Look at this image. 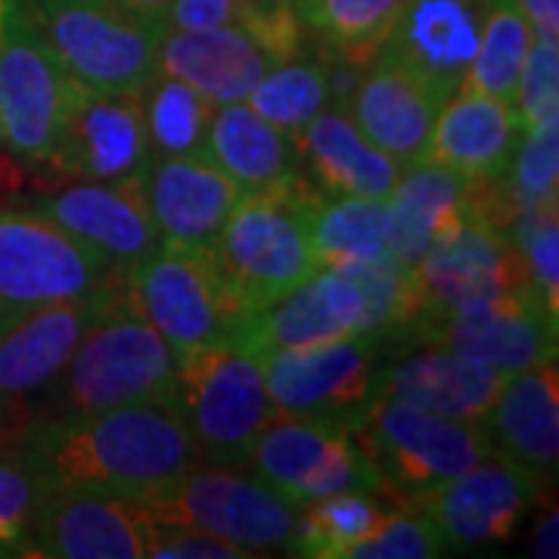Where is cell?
<instances>
[{"mask_svg":"<svg viewBox=\"0 0 559 559\" xmlns=\"http://www.w3.org/2000/svg\"><path fill=\"white\" fill-rule=\"evenodd\" d=\"M134 503L153 522L212 532L249 550L252 557H296L299 507L259 476H240L237 466L197 463L183 476Z\"/></svg>","mask_w":559,"mask_h":559,"instance_id":"cell-8","label":"cell"},{"mask_svg":"<svg viewBox=\"0 0 559 559\" xmlns=\"http://www.w3.org/2000/svg\"><path fill=\"white\" fill-rule=\"evenodd\" d=\"M516 112L525 131L559 121V44L557 38H535L522 66L516 87Z\"/></svg>","mask_w":559,"mask_h":559,"instance_id":"cell-40","label":"cell"},{"mask_svg":"<svg viewBox=\"0 0 559 559\" xmlns=\"http://www.w3.org/2000/svg\"><path fill=\"white\" fill-rule=\"evenodd\" d=\"M507 183L516 209L557 202L559 190V121L528 128L510 162Z\"/></svg>","mask_w":559,"mask_h":559,"instance_id":"cell-38","label":"cell"},{"mask_svg":"<svg viewBox=\"0 0 559 559\" xmlns=\"http://www.w3.org/2000/svg\"><path fill=\"white\" fill-rule=\"evenodd\" d=\"M116 264L40 212H0V326L103 289Z\"/></svg>","mask_w":559,"mask_h":559,"instance_id":"cell-11","label":"cell"},{"mask_svg":"<svg viewBox=\"0 0 559 559\" xmlns=\"http://www.w3.org/2000/svg\"><path fill=\"white\" fill-rule=\"evenodd\" d=\"M417 314H444L469 301H485L535 289L525 259L510 234L469 215L429 246V252L411 267Z\"/></svg>","mask_w":559,"mask_h":559,"instance_id":"cell-16","label":"cell"},{"mask_svg":"<svg viewBox=\"0 0 559 559\" xmlns=\"http://www.w3.org/2000/svg\"><path fill=\"white\" fill-rule=\"evenodd\" d=\"M380 336L355 333L264 355V385L280 417L355 429L377 399Z\"/></svg>","mask_w":559,"mask_h":559,"instance_id":"cell-12","label":"cell"},{"mask_svg":"<svg viewBox=\"0 0 559 559\" xmlns=\"http://www.w3.org/2000/svg\"><path fill=\"white\" fill-rule=\"evenodd\" d=\"M308 240L320 267H345L389 252V205L385 200L323 197L308 202Z\"/></svg>","mask_w":559,"mask_h":559,"instance_id":"cell-32","label":"cell"},{"mask_svg":"<svg viewBox=\"0 0 559 559\" xmlns=\"http://www.w3.org/2000/svg\"><path fill=\"white\" fill-rule=\"evenodd\" d=\"M538 491L540 479L532 469L495 451L417 507L432 520L444 547L479 550L513 540Z\"/></svg>","mask_w":559,"mask_h":559,"instance_id":"cell-19","label":"cell"},{"mask_svg":"<svg viewBox=\"0 0 559 559\" xmlns=\"http://www.w3.org/2000/svg\"><path fill=\"white\" fill-rule=\"evenodd\" d=\"M249 466L296 507L355 491L380 495V476L355 436L318 419L277 414L255 441Z\"/></svg>","mask_w":559,"mask_h":559,"instance_id":"cell-14","label":"cell"},{"mask_svg":"<svg viewBox=\"0 0 559 559\" xmlns=\"http://www.w3.org/2000/svg\"><path fill=\"white\" fill-rule=\"evenodd\" d=\"M32 22L66 75L91 91H143L168 32L119 0H38Z\"/></svg>","mask_w":559,"mask_h":559,"instance_id":"cell-9","label":"cell"},{"mask_svg":"<svg viewBox=\"0 0 559 559\" xmlns=\"http://www.w3.org/2000/svg\"><path fill=\"white\" fill-rule=\"evenodd\" d=\"M522 134L525 124L516 106L476 91H457L441 106L423 159L444 165L463 178H503L516 156Z\"/></svg>","mask_w":559,"mask_h":559,"instance_id":"cell-24","label":"cell"},{"mask_svg":"<svg viewBox=\"0 0 559 559\" xmlns=\"http://www.w3.org/2000/svg\"><path fill=\"white\" fill-rule=\"evenodd\" d=\"M476 180L436 162H414L401 175L389 205V255L414 267L429 246L469 215Z\"/></svg>","mask_w":559,"mask_h":559,"instance_id":"cell-28","label":"cell"},{"mask_svg":"<svg viewBox=\"0 0 559 559\" xmlns=\"http://www.w3.org/2000/svg\"><path fill=\"white\" fill-rule=\"evenodd\" d=\"M481 426L498 454L516 460L538 479L554 473L559 457L557 360L507 377Z\"/></svg>","mask_w":559,"mask_h":559,"instance_id":"cell-27","label":"cell"},{"mask_svg":"<svg viewBox=\"0 0 559 559\" xmlns=\"http://www.w3.org/2000/svg\"><path fill=\"white\" fill-rule=\"evenodd\" d=\"M35 212L47 215L91 249H97L121 271L138 264L162 242L159 227L146 205L143 178H128L119 183L75 180L60 193L44 197Z\"/></svg>","mask_w":559,"mask_h":559,"instance_id":"cell-21","label":"cell"},{"mask_svg":"<svg viewBox=\"0 0 559 559\" xmlns=\"http://www.w3.org/2000/svg\"><path fill=\"white\" fill-rule=\"evenodd\" d=\"M103 301L106 289H97L87 299L47 305L0 326V451H13L47 419L50 392Z\"/></svg>","mask_w":559,"mask_h":559,"instance_id":"cell-10","label":"cell"},{"mask_svg":"<svg viewBox=\"0 0 559 559\" xmlns=\"http://www.w3.org/2000/svg\"><path fill=\"white\" fill-rule=\"evenodd\" d=\"M479 32L476 0H411L389 44L457 91L476 57Z\"/></svg>","mask_w":559,"mask_h":559,"instance_id":"cell-30","label":"cell"},{"mask_svg":"<svg viewBox=\"0 0 559 559\" xmlns=\"http://www.w3.org/2000/svg\"><path fill=\"white\" fill-rule=\"evenodd\" d=\"M153 146L140 91H91L75 81L50 168L60 178L119 183L143 178Z\"/></svg>","mask_w":559,"mask_h":559,"instance_id":"cell-17","label":"cell"},{"mask_svg":"<svg viewBox=\"0 0 559 559\" xmlns=\"http://www.w3.org/2000/svg\"><path fill=\"white\" fill-rule=\"evenodd\" d=\"M44 491H91L138 500L200 463L175 407L131 404L100 414H60L13 448Z\"/></svg>","mask_w":559,"mask_h":559,"instance_id":"cell-1","label":"cell"},{"mask_svg":"<svg viewBox=\"0 0 559 559\" xmlns=\"http://www.w3.org/2000/svg\"><path fill=\"white\" fill-rule=\"evenodd\" d=\"M124 296L178 355L209 342L237 340L252 318L212 242L162 240L124 271Z\"/></svg>","mask_w":559,"mask_h":559,"instance_id":"cell-4","label":"cell"},{"mask_svg":"<svg viewBox=\"0 0 559 559\" xmlns=\"http://www.w3.org/2000/svg\"><path fill=\"white\" fill-rule=\"evenodd\" d=\"M205 156L218 165L242 193L267 190L299 175L296 143L249 103H227L215 109Z\"/></svg>","mask_w":559,"mask_h":559,"instance_id":"cell-29","label":"cell"},{"mask_svg":"<svg viewBox=\"0 0 559 559\" xmlns=\"http://www.w3.org/2000/svg\"><path fill=\"white\" fill-rule=\"evenodd\" d=\"M124 271L116 267L106 277L103 311L84 330L60 382L53 385L47 419L60 414H100L131 404L175 407L178 352L128 305Z\"/></svg>","mask_w":559,"mask_h":559,"instance_id":"cell-2","label":"cell"},{"mask_svg":"<svg viewBox=\"0 0 559 559\" xmlns=\"http://www.w3.org/2000/svg\"><path fill=\"white\" fill-rule=\"evenodd\" d=\"M355 333H367V301L360 286L340 267H320L293 293L255 311L237 340L267 355Z\"/></svg>","mask_w":559,"mask_h":559,"instance_id":"cell-22","label":"cell"},{"mask_svg":"<svg viewBox=\"0 0 559 559\" xmlns=\"http://www.w3.org/2000/svg\"><path fill=\"white\" fill-rule=\"evenodd\" d=\"M330 100L333 81L323 60H289L271 69L246 103L286 138L296 140L301 128L323 112Z\"/></svg>","mask_w":559,"mask_h":559,"instance_id":"cell-36","label":"cell"},{"mask_svg":"<svg viewBox=\"0 0 559 559\" xmlns=\"http://www.w3.org/2000/svg\"><path fill=\"white\" fill-rule=\"evenodd\" d=\"M150 520V516H146ZM146 557L153 559H249L252 554L212 532L190 525H162L150 520Z\"/></svg>","mask_w":559,"mask_h":559,"instance_id":"cell-41","label":"cell"},{"mask_svg":"<svg viewBox=\"0 0 559 559\" xmlns=\"http://www.w3.org/2000/svg\"><path fill=\"white\" fill-rule=\"evenodd\" d=\"M352 436L380 476V498L395 500V507H417L495 454L481 423L441 417L392 399H373Z\"/></svg>","mask_w":559,"mask_h":559,"instance_id":"cell-6","label":"cell"},{"mask_svg":"<svg viewBox=\"0 0 559 559\" xmlns=\"http://www.w3.org/2000/svg\"><path fill=\"white\" fill-rule=\"evenodd\" d=\"M385 503L373 491L333 495L299 507L296 557L345 559L364 535H370L385 516Z\"/></svg>","mask_w":559,"mask_h":559,"instance_id":"cell-35","label":"cell"},{"mask_svg":"<svg viewBox=\"0 0 559 559\" xmlns=\"http://www.w3.org/2000/svg\"><path fill=\"white\" fill-rule=\"evenodd\" d=\"M305 32H314L342 62L367 69L395 35L411 0H293Z\"/></svg>","mask_w":559,"mask_h":559,"instance_id":"cell-31","label":"cell"},{"mask_svg":"<svg viewBox=\"0 0 559 559\" xmlns=\"http://www.w3.org/2000/svg\"><path fill=\"white\" fill-rule=\"evenodd\" d=\"M255 0H175L168 13V28L205 32L240 22Z\"/></svg>","mask_w":559,"mask_h":559,"instance_id":"cell-42","label":"cell"},{"mask_svg":"<svg viewBox=\"0 0 559 559\" xmlns=\"http://www.w3.org/2000/svg\"><path fill=\"white\" fill-rule=\"evenodd\" d=\"M293 143L323 197L389 200L401 178L399 162L364 138L342 109L318 112Z\"/></svg>","mask_w":559,"mask_h":559,"instance_id":"cell-26","label":"cell"},{"mask_svg":"<svg viewBox=\"0 0 559 559\" xmlns=\"http://www.w3.org/2000/svg\"><path fill=\"white\" fill-rule=\"evenodd\" d=\"M175 411L200 451V463L249 466L264 426L277 417L264 355L240 340H218L178 355Z\"/></svg>","mask_w":559,"mask_h":559,"instance_id":"cell-3","label":"cell"},{"mask_svg":"<svg viewBox=\"0 0 559 559\" xmlns=\"http://www.w3.org/2000/svg\"><path fill=\"white\" fill-rule=\"evenodd\" d=\"M119 3L121 7H128L131 13L143 16V20L168 25V13H171V3H175V0H119Z\"/></svg>","mask_w":559,"mask_h":559,"instance_id":"cell-44","label":"cell"},{"mask_svg":"<svg viewBox=\"0 0 559 559\" xmlns=\"http://www.w3.org/2000/svg\"><path fill=\"white\" fill-rule=\"evenodd\" d=\"M301 44L305 25L293 0H255L234 25L205 32L168 28L156 72L187 81L215 106L246 103L271 69L299 60Z\"/></svg>","mask_w":559,"mask_h":559,"instance_id":"cell-7","label":"cell"},{"mask_svg":"<svg viewBox=\"0 0 559 559\" xmlns=\"http://www.w3.org/2000/svg\"><path fill=\"white\" fill-rule=\"evenodd\" d=\"M395 336L454 352L503 377L557 360V314H550L535 289L469 301L444 314L414 318Z\"/></svg>","mask_w":559,"mask_h":559,"instance_id":"cell-13","label":"cell"},{"mask_svg":"<svg viewBox=\"0 0 559 559\" xmlns=\"http://www.w3.org/2000/svg\"><path fill=\"white\" fill-rule=\"evenodd\" d=\"M143 190L159 237L178 242L215 240L242 193L209 156H153Z\"/></svg>","mask_w":559,"mask_h":559,"instance_id":"cell-23","label":"cell"},{"mask_svg":"<svg viewBox=\"0 0 559 559\" xmlns=\"http://www.w3.org/2000/svg\"><path fill=\"white\" fill-rule=\"evenodd\" d=\"M535 38H559V0H510Z\"/></svg>","mask_w":559,"mask_h":559,"instance_id":"cell-43","label":"cell"},{"mask_svg":"<svg viewBox=\"0 0 559 559\" xmlns=\"http://www.w3.org/2000/svg\"><path fill=\"white\" fill-rule=\"evenodd\" d=\"M150 520L134 500L91 491H44L22 557L146 559Z\"/></svg>","mask_w":559,"mask_h":559,"instance_id":"cell-20","label":"cell"},{"mask_svg":"<svg viewBox=\"0 0 559 559\" xmlns=\"http://www.w3.org/2000/svg\"><path fill=\"white\" fill-rule=\"evenodd\" d=\"M44 488L16 451L0 454V557H22Z\"/></svg>","mask_w":559,"mask_h":559,"instance_id":"cell-39","label":"cell"},{"mask_svg":"<svg viewBox=\"0 0 559 559\" xmlns=\"http://www.w3.org/2000/svg\"><path fill=\"white\" fill-rule=\"evenodd\" d=\"M535 557H557V516L554 513L550 520H544L535 535Z\"/></svg>","mask_w":559,"mask_h":559,"instance_id":"cell-45","label":"cell"},{"mask_svg":"<svg viewBox=\"0 0 559 559\" xmlns=\"http://www.w3.org/2000/svg\"><path fill=\"white\" fill-rule=\"evenodd\" d=\"M364 72L345 116L399 165L423 162L441 106L457 91L392 44H385Z\"/></svg>","mask_w":559,"mask_h":559,"instance_id":"cell-18","label":"cell"},{"mask_svg":"<svg viewBox=\"0 0 559 559\" xmlns=\"http://www.w3.org/2000/svg\"><path fill=\"white\" fill-rule=\"evenodd\" d=\"M16 0H0V38H3V32H7V22H10V16L16 13Z\"/></svg>","mask_w":559,"mask_h":559,"instance_id":"cell-46","label":"cell"},{"mask_svg":"<svg viewBox=\"0 0 559 559\" xmlns=\"http://www.w3.org/2000/svg\"><path fill=\"white\" fill-rule=\"evenodd\" d=\"M448 547L419 507H389L380 525L364 535L345 559H436Z\"/></svg>","mask_w":559,"mask_h":559,"instance_id":"cell-37","label":"cell"},{"mask_svg":"<svg viewBox=\"0 0 559 559\" xmlns=\"http://www.w3.org/2000/svg\"><path fill=\"white\" fill-rule=\"evenodd\" d=\"M532 28L510 0H491L481 20L479 47L457 91H476L500 103H516L522 66L532 47Z\"/></svg>","mask_w":559,"mask_h":559,"instance_id":"cell-34","label":"cell"},{"mask_svg":"<svg viewBox=\"0 0 559 559\" xmlns=\"http://www.w3.org/2000/svg\"><path fill=\"white\" fill-rule=\"evenodd\" d=\"M318 190L296 175L286 183L240 193L215 234V252L242 305L255 314L318 274L308 240V202Z\"/></svg>","mask_w":559,"mask_h":559,"instance_id":"cell-5","label":"cell"},{"mask_svg":"<svg viewBox=\"0 0 559 559\" xmlns=\"http://www.w3.org/2000/svg\"><path fill=\"white\" fill-rule=\"evenodd\" d=\"M503 382L507 377L485 364L423 345V352L377 373V399L404 401L441 417L481 423L495 407Z\"/></svg>","mask_w":559,"mask_h":559,"instance_id":"cell-25","label":"cell"},{"mask_svg":"<svg viewBox=\"0 0 559 559\" xmlns=\"http://www.w3.org/2000/svg\"><path fill=\"white\" fill-rule=\"evenodd\" d=\"M75 79L40 38L35 22L16 7L0 38V143L20 162L47 165Z\"/></svg>","mask_w":559,"mask_h":559,"instance_id":"cell-15","label":"cell"},{"mask_svg":"<svg viewBox=\"0 0 559 559\" xmlns=\"http://www.w3.org/2000/svg\"><path fill=\"white\" fill-rule=\"evenodd\" d=\"M153 156H205L215 103L187 81L153 75L140 91Z\"/></svg>","mask_w":559,"mask_h":559,"instance_id":"cell-33","label":"cell"}]
</instances>
